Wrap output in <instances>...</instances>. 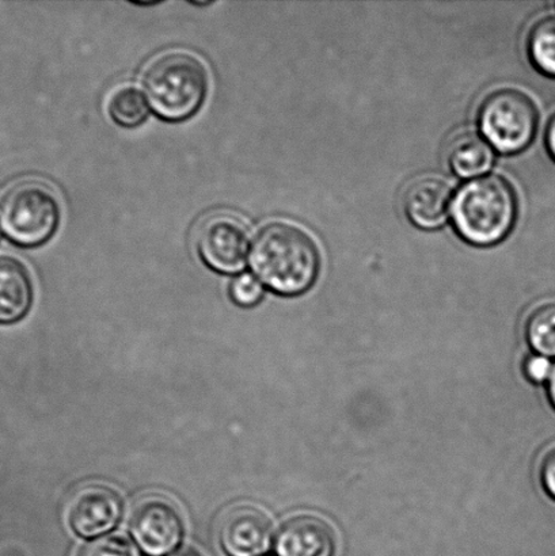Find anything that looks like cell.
I'll return each instance as SVG.
<instances>
[{
	"label": "cell",
	"mask_w": 555,
	"mask_h": 556,
	"mask_svg": "<svg viewBox=\"0 0 555 556\" xmlns=\"http://www.w3.org/2000/svg\"><path fill=\"white\" fill-rule=\"evenodd\" d=\"M143 89L157 117L184 122L199 112L209 96V71L193 54L168 52L152 60L146 68Z\"/></svg>",
	"instance_id": "cell-3"
},
{
	"label": "cell",
	"mask_w": 555,
	"mask_h": 556,
	"mask_svg": "<svg viewBox=\"0 0 555 556\" xmlns=\"http://www.w3.org/2000/svg\"><path fill=\"white\" fill-rule=\"evenodd\" d=\"M195 248L201 260L212 270L223 275H238L247 268L250 233L237 217L212 215L199 226Z\"/></svg>",
	"instance_id": "cell-6"
},
{
	"label": "cell",
	"mask_w": 555,
	"mask_h": 556,
	"mask_svg": "<svg viewBox=\"0 0 555 556\" xmlns=\"http://www.w3.org/2000/svg\"><path fill=\"white\" fill-rule=\"evenodd\" d=\"M547 395L555 408V364L553 365L551 378L547 380Z\"/></svg>",
	"instance_id": "cell-22"
},
{
	"label": "cell",
	"mask_w": 555,
	"mask_h": 556,
	"mask_svg": "<svg viewBox=\"0 0 555 556\" xmlns=\"http://www.w3.org/2000/svg\"><path fill=\"white\" fill-rule=\"evenodd\" d=\"M453 192L450 185L437 177H422L412 182L402 195L405 215L413 225L434 230L447 220Z\"/></svg>",
	"instance_id": "cell-10"
},
{
	"label": "cell",
	"mask_w": 555,
	"mask_h": 556,
	"mask_svg": "<svg viewBox=\"0 0 555 556\" xmlns=\"http://www.w3.org/2000/svg\"><path fill=\"white\" fill-rule=\"evenodd\" d=\"M250 268L276 293L297 296L317 280L320 254L317 243L301 227L272 222L261 228L250 249Z\"/></svg>",
	"instance_id": "cell-1"
},
{
	"label": "cell",
	"mask_w": 555,
	"mask_h": 556,
	"mask_svg": "<svg viewBox=\"0 0 555 556\" xmlns=\"http://www.w3.org/2000/svg\"><path fill=\"white\" fill-rule=\"evenodd\" d=\"M220 542L231 556L263 555L270 547V521L263 511L252 506H241L223 520Z\"/></svg>",
	"instance_id": "cell-9"
},
{
	"label": "cell",
	"mask_w": 555,
	"mask_h": 556,
	"mask_svg": "<svg viewBox=\"0 0 555 556\" xmlns=\"http://www.w3.org/2000/svg\"><path fill=\"white\" fill-rule=\"evenodd\" d=\"M526 338L537 354L555 357V303L532 311L526 321Z\"/></svg>",
	"instance_id": "cell-15"
},
{
	"label": "cell",
	"mask_w": 555,
	"mask_h": 556,
	"mask_svg": "<svg viewBox=\"0 0 555 556\" xmlns=\"http://www.w3.org/2000/svg\"><path fill=\"white\" fill-rule=\"evenodd\" d=\"M150 109L143 92L134 86L118 87L108 102L109 116L124 128L139 127L149 118Z\"/></svg>",
	"instance_id": "cell-14"
},
{
	"label": "cell",
	"mask_w": 555,
	"mask_h": 556,
	"mask_svg": "<svg viewBox=\"0 0 555 556\" xmlns=\"http://www.w3.org/2000/svg\"><path fill=\"white\" fill-rule=\"evenodd\" d=\"M553 364L551 358L541 356V354H531L526 358L524 370L526 378L532 383H543L551 378Z\"/></svg>",
	"instance_id": "cell-19"
},
{
	"label": "cell",
	"mask_w": 555,
	"mask_h": 556,
	"mask_svg": "<svg viewBox=\"0 0 555 556\" xmlns=\"http://www.w3.org/2000/svg\"><path fill=\"white\" fill-rule=\"evenodd\" d=\"M541 481L548 497L555 501V446L543 457L541 465Z\"/></svg>",
	"instance_id": "cell-20"
},
{
	"label": "cell",
	"mask_w": 555,
	"mask_h": 556,
	"mask_svg": "<svg viewBox=\"0 0 555 556\" xmlns=\"http://www.w3.org/2000/svg\"><path fill=\"white\" fill-rule=\"evenodd\" d=\"M518 199L507 179L487 176L470 179L451 203L456 232L475 247L502 242L515 226Z\"/></svg>",
	"instance_id": "cell-2"
},
{
	"label": "cell",
	"mask_w": 555,
	"mask_h": 556,
	"mask_svg": "<svg viewBox=\"0 0 555 556\" xmlns=\"http://www.w3.org/2000/svg\"><path fill=\"white\" fill-rule=\"evenodd\" d=\"M80 556H138L133 544L119 536L98 539L84 549Z\"/></svg>",
	"instance_id": "cell-18"
},
{
	"label": "cell",
	"mask_w": 555,
	"mask_h": 556,
	"mask_svg": "<svg viewBox=\"0 0 555 556\" xmlns=\"http://www.w3.org/2000/svg\"><path fill=\"white\" fill-rule=\"evenodd\" d=\"M540 114L525 92L503 89L481 103L478 124L489 144L503 154L524 151L534 140Z\"/></svg>",
	"instance_id": "cell-5"
},
{
	"label": "cell",
	"mask_w": 555,
	"mask_h": 556,
	"mask_svg": "<svg viewBox=\"0 0 555 556\" xmlns=\"http://www.w3.org/2000/svg\"><path fill=\"white\" fill-rule=\"evenodd\" d=\"M62 208L56 194L38 181L16 184L0 201V227L11 242L41 247L56 233Z\"/></svg>",
	"instance_id": "cell-4"
},
{
	"label": "cell",
	"mask_w": 555,
	"mask_h": 556,
	"mask_svg": "<svg viewBox=\"0 0 555 556\" xmlns=\"http://www.w3.org/2000/svg\"><path fill=\"white\" fill-rule=\"evenodd\" d=\"M130 533L141 552L151 556L173 554L181 543V515L171 501L151 497L138 505L130 520Z\"/></svg>",
	"instance_id": "cell-7"
},
{
	"label": "cell",
	"mask_w": 555,
	"mask_h": 556,
	"mask_svg": "<svg viewBox=\"0 0 555 556\" xmlns=\"http://www.w3.org/2000/svg\"><path fill=\"white\" fill-rule=\"evenodd\" d=\"M230 294L241 307H253L264 296L263 282L253 275H241L231 283Z\"/></svg>",
	"instance_id": "cell-17"
},
{
	"label": "cell",
	"mask_w": 555,
	"mask_h": 556,
	"mask_svg": "<svg viewBox=\"0 0 555 556\" xmlns=\"http://www.w3.org/2000/svg\"><path fill=\"white\" fill-rule=\"evenodd\" d=\"M171 556H200L198 553L193 552L190 548L178 549V552L173 553Z\"/></svg>",
	"instance_id": "cell-23"
},
{
	"label": "cell",
	"mask_w": 555,
	"mask_h": 556,
	"mask_svg": "<svg viewBox=\"0 0 555 556\" xmlns=\"http://www.w3.org/2000/svg\"><path fill=\"white\" fill-rule=\"evenodd\" d=\"M33 303L29 271L21 261L0 255V324L24 318Z\"/></svg>",
	"instance_id": "cell-12"
},
{
	"label": "cell",
	"mask_w": 555,
	"mask_h": 556,
	"mask_svg": "<svg viewBox=\"0 0 555 556\" xmlns=\"http://www.w3.org/2000/svg\"><path fill=\"white\" fill-rule=\"evenodd\" d=\"M449 165L456 176L472 178L489 172L494 162L492 146L476 132H461L449 146Z\"/></svg>",
	"instance_id": "cell-13"
},
{
	"label": "cell",
	"mask_w": 555,
	"mask_h": 556,
	"mask_svg": "<svg viewBox=\"0 0 555 556\" xmlns=\"http://www.w3.org/2000/svg\"><path fill=\"white\" fill-rule=\"evenodd\" d=\"M546 146L547 150L551 151L552 156L555 160V114L548 122L546 129Z\"/></svg>",
	"instance_id": "cell-21"
},
{
	"label": "cell",
	"mask_w": 555,
	"mask_h": 556,
	"mask_svg": "<svg viewBox=\"0 0 555 556\" xmlns=\"http://www.w3.org/2000/svg\"><path fill=\"white\" fill-rule=\"evenodd\" d=\"M68 510L70 525L78 535L97 538L117 526L123 503L113 489L94 484L76 493Z\"/></svg>",
	"instance_id": "cell-8"
},
{
	"label": "cell",
	"mask_w": 555,
	"mask_h": 556,
	"mask_svg": "<svg viewBox=\"0 0 555 556\" xmlns=\"http://www.w3.org/2000/svg\"><path fill=\"white\" fill-rule=\"evenodd\" d=\"M335 552V532L319 517H293L277 533L276 553L279 556H333Z\"/></svg>",
	"instance_id": "cell-11"
},
{
	"label": "cell",
	"mask_w": 555,
	"mask_h": 556,
	"mask_svg": "<svg viewBox=\"0 0 555 556\" xmlns=\"http://www.w3.org/2000/svg\"><path fill=\"white\" fill-rule=\"evenodd\" d=\"M527 49L538 70L555 76V16L537 22L531 29Z\"/></svg>",
	"instance_id": "cell-16"
},
{
	"label": "cell",
	"mask_w": 555,
	"mask_h": 556,
	"mask_svg": "<svg viewBox=\"0 0 555 556\" xmlns=\"http://www.w3.org/2000/svg\"><path fill=\"white\" fill-rule=\"evenodd\" d=\"M0 231H2V227H0Z\"/></svg>",
	"instance_id": "cell-24"
}]
</instances>
